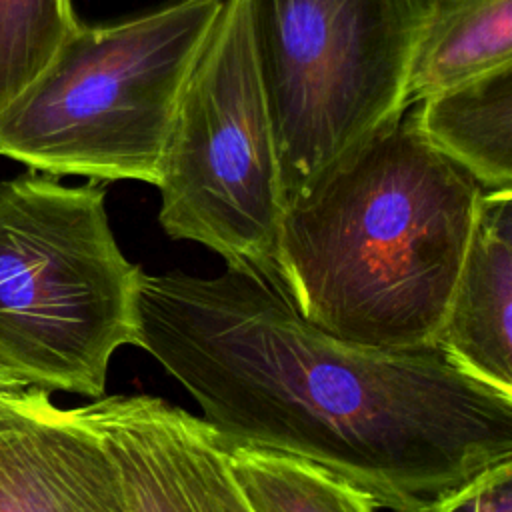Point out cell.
I'll return each instance as SVG.
<instances>
[{
  "label": "cell",
  "mask_w": 512,
  "mask_h": 512,
  "mask_svg": "<svg viewBox=\"0 0 512 512\" xmlns=\"http://www.w3.org/2000/svg\"><path fill=\"white\" fill-rule=\"evenodd\" d=\"M136 344L198 404L226 450L306 460L378 508L420 512L512 460V392L442 350H380L312 326L274 266L140 270Z\"/></svg>",
  "instance_id": "1"
},
{
  "label": "cell",
  "mask_w": 512,
  "mask_h": 512,
  "mask_svg": "<svg viewBox=\"0 0 512 512\" xmlns=\"http://www.w3.org/2000/svg\"><path fill=\"white\" fill-rule=\"evenodd\" d=\"M482 196L408 106L284 204L276 274L300 316L328 336L436 348Z\"/></svg>",
  "instance_id": "2"
},
{
  "label": "cell",
  "mask_w": 512,
  "mask_h": 512,
  "mask_svg": "<svg viewBox=\"0 0 512 512\" xmlns=\"http://www.w3.org/2000/svg\"><path fill=\"white\" fill-rule=\"evenodd\" d=\"M98 184L28 172L0 182V374L100 398L136 344L140 270L120 250Z\"/></svg>",
  "instance_id": "3"
},
{
  "label": "cell",
  "mask_w": 512,
  "mask_h": 512,
  "mask_svg": "<svg viewBox=\"0 0 512 512\" xmlns=\"http://www.w3.org/2000/svg\"><path fill=\"white\" fill-rule=\"evenodd\" d=\"M224 0L78 26L0 108V156L48 176L156 184L186 80Z\"/></svg>",
  "instance_id": "4"
},
{
  "label": "cell",
  "mask_w": 512,
  "mask_h": 512,
  "mask_svg": "<svg viewBox=\"0 0 512 512\" xmlns=\"http://www.w3.org/2000/svg\"><path fill=\"white\" fill-rule=\"evenodd\" d=\"M284 204L392 120L426 14L418 0H242Z\"/></svg>",
  "instance_id": "5"
},
{
  "label": "cell",
  "mask_w": 512,
  "mask_h": 512,
  "mask_svg": "<svg viewBox=\"0 0 512 512\" xmlns=\"http://www.w3.org/2000/svg\"><path fill=\"white\" fill-rule=\"evenodd\" d=\"M158 220L226 264L274 266L284 210L274 132L242 0H224L182 90L154 184Z\"/></svg>",
  "instance_id": "6"
},
{
  "label": "cell",
  "mask_w": 512,
  "mask_h": 512,
  "mask_svg": "<svg viewBox=\"0 0 512 512\" xmlns=\"http://www.w3.org/2000/svg\"><path fill=\"white\" fill-rule=\"evenodd\" d=\"M78 408L118 468L126 512H254L228 450L200 416L152 394L100 396Z\"/></svg>",
  "instance_id": "7"
},
{
  "label": "cell",
  "mask_w": 512,
  "mask_h": 512,
  "mask_svg": "<svg viewBox=\"0 0 512 512\" xmlns=\"http://www.w3.org/2000/svg\"><path fill=\"white\" fill-rule=\"evenodd\" d=\"M0 512H126L118 468L78 406L0 392Z\"/></svg>",
  "instance_id": "8"
},
{
  "label": "cell",
  "mask_w": 512,
  "mask_h": 512,
  "mask_svg": "<svg viewBox=\"0 0 512 512\" xmlns=\"http://www.w3.org/2000/svg\"><path fill=\"white\" fill-rule=\"evenodd\" d=\"M434 346L512 392V190L484 192Z\"/></svg>",
  "instance_id": "9"
},
{
  "label": "cell",
  "mask_w": 512,
  "mask_h": 512,
  "mask_svg": "<svg viewBox=\"0 0 512 512\" xmlns=\"http://www.w3.org/2000/svg\"><path fill=\"white\" fill-rule=\"evenodd\" d=\"M410 106L424 138L484 192L512 190V62Z\"/></svg>",
  "instance_id": "10"
},
{
  "label": "cell",
  "mask_w": 512,
  "mask_h": 512,
  "mask_svg": "<svg viewBox=\"0 0 512 512\" xmlns=\"http://www.w3.org/2000/svg\"><path fill=\"white\" fill-rule=\"evenodd\" d=\"M512 62V0H460L432 14L416 44L406 104Z\"/></svg>",
  "instance_id": "11"
},
{
  "label": "cell",
  "mask_w": 512,
  "mask_h": 512,
  "mask_svg": "<svg viewBox=\"0 0 512 512\" xmlns=\"http://www.w3.org/2000/svg\"><path fill=\"white\" fill-rule=\"evenodd\" d=\"M230 472L254 512H376L374 500L306 460L252 448L228 450Z\"/></svg>",
  "instance_id": "12"
},
{
  "label": "cell",
  "mask_w": 512,
  "mask_h": 512,
  "mask_svg": "<svg viewBox=\"0 0 512 512\" xmlns=\"http://www.w3.org/2000/svg\"><path fill=\"white\" fill-rule=\"evenodd\" d=\"M76 26L72 0H0V108L44 70Z\"/></svg>",
  "instance_id": "13"
},
{
  "label": "cell",
  "mask_w": 512,
  "mask_h": 512,
  "mask_svg": "<svg viewBox=\"0 0 512 512\" xmlns=\"http://www.w3.org/2000/svg\"><path fill=\"white\" fill-rule=\"evenodd\" d=\"M420 512H512V460L482 470Z\"/></svg>",
  "instance_id": "14"
},
{
  "label": "cell",
  "mask_w": 512,
  "mask_h": 512,
  "mask_svg": "<svg viewBox=\"0 0 512 512\" xmlns=\"http://www.w3.org/2000/svg\"><path fill=\"white\" fill-rule=\"evenodd\" d=\"M418 2H420L422 10L426 14V20H428L432 14L444 10V8H448V6H452V4H456L460 0H418Z\"/></svg>",
  "instance_id": "15"
},
{
  "label": "cell",
  "mask_w": 512,
  "mask_h": 512,
  "mask_svg": "<svg viewBox=\"0 0 512 512\" xmlns=\"http://www.w3.org/2000/svg\"><path fill=\"white\" fill-rule=\"evenodd\" d=\"M12 388H22V386H18L16 382H12L10 378H6V376L0 374V392H2V390H12Z\"/></svg>",
  "instance_id": "16"
}]
</instances>
